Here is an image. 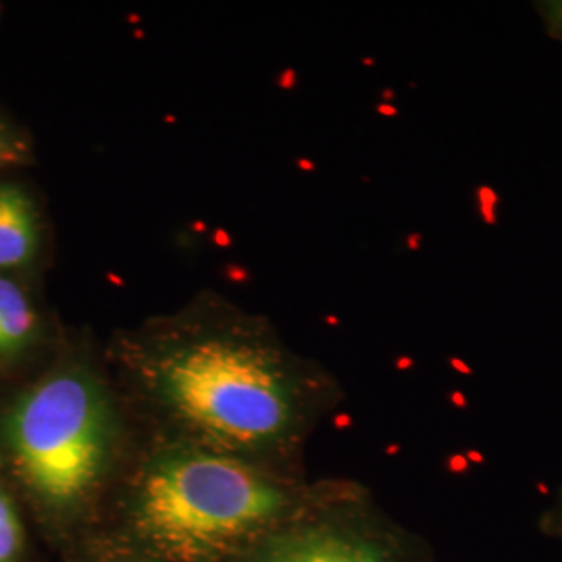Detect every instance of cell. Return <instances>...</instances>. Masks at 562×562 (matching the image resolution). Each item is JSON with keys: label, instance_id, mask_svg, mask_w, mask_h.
<instances>
[{"label": "cell", "instance_id": "277c9868", "mask_svg": "<svg viewBox=\"0 0 562 562\" xmlns=\"http://www.w3.org/2000/svg\"><path fill=\"white\" fill-rule=\"evenodd\" d=\"M234 562H436L431 546L394 521L361 483L265 536Z\"/></svg>", "mask_w": 562, "mask_h": 562}, {"label": "cell", "instance_id": "6da1fadb", "mask_svg": "<svg viewBox=\"0 0 562 562\" xmlns=\"http://www.w3.org/2000/svg\"><path fill=\"white\" fill-rule=\"evenodd\" d=\"M113 378L144 434L288 473L340 401L319 364L238 313L196 308L125 334Z\"/></svg>", "mask_w": 562, "mask_h": 562}, {"label": "cell", "instance_id": "5b68a950", "mask_svg": "<svg viewBox=\"0 0 562 562\" xmlns=\"http://www.w3.org/2000/svg\"><path fill=\"white\" fill-rule=\"evenodd\" d=\"M44 344V327L27 290L0 273V383L13 382Z\"/></svg>", "mask_w": 562, "mask_h": 562}, {"label": "cell", "instance_id": "9c48e42d", "mask_svg": "<svg viewBox=\"0 0 562 562\" xmlns=\"http://www.w3.org/2000/svg\"><path fill=\"white\" fill-rule=\"evenodd\" d=\"M540 527H542V531L548 538L562 543V487L552 506L543 510L542 525Z\"/></svg>", "mask_w": 562, "mask_h": 562}, {"label": "cell", "instance_id": "52a82bcc", "mask_svg": "<svg viewBox=\"0 0 562 562\" xmlns=\"http://www.w3.org/2000/svg\"><path fill=\"white\" fill-rule=\"evenodd\" d=\"M46 554L20 498L0 473V562H46Z\"/></svg>", "mask_w": 562, "mask_h": 562}, {"label": "cell", "instance_id": "30bf717a", "mask_svg": "<svg viewBox=\"0 0 562 562\" xmlns=\"http://www.w3.org/2000/svg\"><path fill=\"white\" fill-rule=\"evenodd\" d=\"M546 20H548V27L562 38V2L546 4Z\"/></svg>", "mask_w": 562, "mask_h": 562}, {"label": "cell", "instance_id": "8fae6325", "mask_svg": "<svg viewBox=\"0 0 562 562\" xmlns=\"http://www.w3.org/2000/svg\"><path fill=\"white\" fill-rule=\"evenodd\" d=\"M59 562H97L94 559H90V557H86V554H78V557H74V559H65V561Z\"/></svg>", "mask_w": 562, "mask_h": 562}, {"label": "cell", "instance_id": "3957f363", "mask_svg": "<svg viewBox=\"0 0 562 562\" xmlns=\"http://www.w3.org/2000/svg\"><path fill=\"white\" fill-rule=\"evenodd\" d=\"M341 482L144 434L81 554L97 562H234Z\"/></svg>", "mask_w": 562, "mask_h": 562}, {"label": "cell", "instance_id": "8992f818", "mask_svg": "<svg viewBox=\"0 0 562 562\" xmlns=\"http://www.w3.org/2000/svg\"><path fill=\"white\" fill-rule=\"evenodd\" d=\"M41 250V215L32 194L18 181H0V273L20 271Z\"/></svg>", "mask_w": 562, "mask_h": 562}, {"label": "cell", "instance_id": "ba28073f", "mask_svg": "<svg viewBox=\"0 0 562 562\" xmlns=\"http://www.w3.org/2000/svg\"><path fill=\"white\" fill-rule=\"evenodd\" d=\"M27 157V144L20 132L0 117V171L20 165Z\"/></svg>", "mask_w": 562, "mask_h": 562}, {"label": "cell", "instance_id": "7a4b0ae2", "mask_svg": "<svg viewBox=\"0 0 562 562\" xmlns=\"http://www.w3.org/2000/svg\"><path fill=\"white\" fill-rule=\"evenodd\" d=\"M138 425L115 378L81 352L0 396V473L55 561L92 540L144 442Z\"/></svg>", "mask_w": 562, "mask_h": 562}]
</instances>
